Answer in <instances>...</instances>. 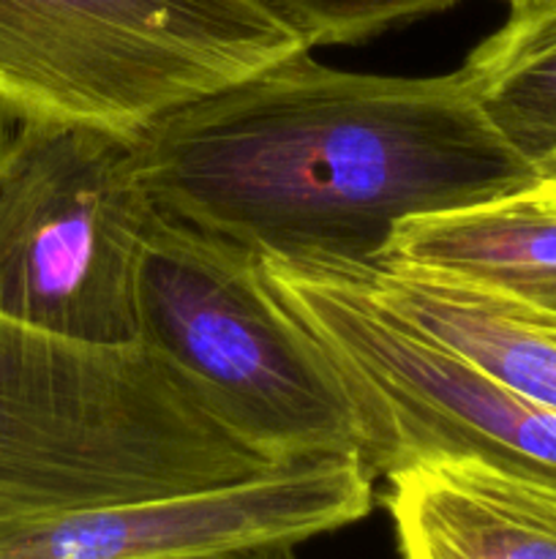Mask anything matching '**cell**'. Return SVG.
Instances as JSON below:
<instances>
[{
	"instance_id": "1",
	"label": "cell",
	"mask_w": 556,
	"mask_h": 559,
	"mask_svg": "<svg viewBox=\"0 0 556 559\" xmlns=\"http://www.w3.org/2000/svg\"><path fill=\"white\" fill-rule=\"evenodd\" d=\"M136 140L164 216L259 257L371 267L403 222L516 194L534 169L461 69L358 74L311 49L172 109Z\"/></svg>"
},
{
	"instance_id": "2",
	"label": "cell",
	"mask_w": 556,
	"mask_h": 559,
	"mask_svg": "<svg viewBox=\"0 0 556 559\" xmlns=\"http://www.w3.org/2000/svg\"><path fill=\"white\" fill-rule=\"evenodd\" d=\"M0 459L49 513L240 484L278 469L145 342L104 347L0 317Z\"/></svg>"
},
{
	"instance_id": "3",
	"label": "cell",
	"mask_w": 556,
	"mask_h": 559,
	"mask_svg": "<svg viewBox=\"0 0 556 559\" xmlns=\"http://www.w3.org/2000/svg\"><path fill=\"white\" fill-rule=\"evenodd\" d=\"M136 314L140 342L270 462L363 456L336 366L273 298L251 249L158 211L136 273Z\"/></svg>"
},
{
	"instance_id": "4",
	"label": "cell",
	"mask_w": 556,
	"mask_h": 559,
	"mask_svg": "<svg viewBox=\"0 0 556 559\" xmlns=\"http://www.w3.org/2000/svg\"><path fill=\"white\" fill-rule=\"evenodd\" d=\"M303 49L262 0H0V118L136 136Z\"/></svg>"
},
{
	"instance_id": "5",
	"label": "cell",
	"mask_w": 556,
	"mask_h": 559,
	"mask_svg": "<svg viewBox=\"0 0 556 559\" xmlns=\"http://www.w3.org/2000/svg\"><path fill=\"white\" fill-rule=\"evenodd\" d=\"M273 298L319 342L376 478L423 459H478L556 486V409L510 391L392 314L349 271L259 257Z\"/></svg>"
},
{
	"instance_id": "6",
	"label": "cell",
	"mask_w": 556,
	"mask_h": 559,
	"mask_svg": "<svg viewBox=\"0 0 556 559\" xmlns=\"http://www.w3.org/2000/svg\"><path fill=\"white\" fill-rule=\"evenodd\" d=\"M156 216L134 136L20 123L0 142V317L85 344L140 342L136 273Z\"/></svg>"
},
{
	"instance_id": "7",
	"label": "cell",
	"mask_w": 556,
	"mask_h": 559,
	"mask_svg": "<svg viewBox=\"0 0 556 559\" xmlns=\"http://www.w3.org/2000/svg\"><path fill=\"white\" fill-rule=\"evenodd\" d=\"M376 475L363 456L289 464L240 484L58 513L0 530V559H161L298 546L363 522Z\"/></svg>"
},
{
	"instance_id": "8",
	"label": "cell",
	"mask_w": 556,
	"mask_h": 559,
	"mask_svg": "<svg viewBox=\"0 0 556 559\" xmlns=\"http://www.w3.org/2000/svg\"><path fill=\"white\" fill-rule=\"evenodd\" d=\"M401 559H556V486L478 459H423L387 475Z\"/></svg>"
},
{
	"instance_id": "9",
	"label": "cell",
	"mask_w": 556,
	"mask_h": 559,
	"mask_svg": "<svg viewBox=\"0 0 556 559\" xmlns=\"http://www.w3.org/2000/svg\"><path fill=\"white\" fill-rule=\"evenodd\" d=\"M382 262L450 278L523 314L556 320V205L532 186L409 218Z\"/></svg>"
},
{
	"instance_id": "10",
	"label": "cell",
	"mask_w": 556,
	"mask_h": 559,
	"mask_svg": "<svg viewBox=\"0 0 556 559\" xmlns=\"http://www.w3.org/2000/svg\"><path fill=\"white\" fill-rule=\"evenodd\" d=\"M343 271L392 314L434 336L491 380L556 409V342L499 300L390 262Z\"/></svg>"
},
{
	"instance_id": "11",
	"label": "cell",
	"mask_w": 556,
	"mask_h": 559,
	"mask_svg": "<svg viewBox=\"0 0 556 559\" xmlns=\"http://www.w3.org/2000/svg\"><path fill=\"white\" fill-rule=\"evenodd\" d=\"M461 74L501 140L529 164L556 156V0L510 9Z\"/></svg>"
},
{
	"instance_id": "12",
	"label": "cell",
	"mask_w": 556,
	"mask_h": 559,
	"mask_svg": "<svg viewBox=\"0 0 556 559\" xmlns=\"http://www.w3.org/2000/svg\"><path fill=\"white\" fill-rule=\"evenodd\" d=\"M305 47L354 44L390 27L452 9L461 0H262Z\"/></svg>"
},
{
	"instance_id": "13",
	"label": "cell",
	"mask_w": 556,
	"mask_h": 559,
	"mask_svg": "<svg viewBox=\"0 0 556 559\" xmlns=\"http://www.w3.org/2000/svg\"><path fill=\"white\" fill-rule=\"evenodd\" d=\"M161 559H298L294 546H249V549L207 551V555H180Z\"/></svg>"
},
{
	"instance_id": "14",
	"label": "cell",
	"mask_w": 556,
	"mask_h": 559,
	"mask_svg": "<svg viewBox=\"0 0 556 559\" xmlns=\"http://www.w3.org/2000/svg\"><path fill=\"white\" fill-rule=\"evenodd\" d=\"M501 306H505V304H501ZM507 309H510L512 314H518V317H521V320H527L529 325H532V328H537L540 333H545V336H548L551 342H556V320H545V317H532V314H523V311L512 309V306H507Z\"/></svg>"
},
{
	"instance_id": "15",
	"label": "cell",
	"mask_w": 556,
	"mask_h": 559,
	"mask_svg": "<svg viewBox=\"0 0 556 559\" xmlns=\"http://www.w3.org/2000/svg\"><path fill=\"white\" fill-rule=\"evenodd\" d=\"M532 191H534V194L543 197V200L554 202V205H556V178H534Z\"/></svg>"
},
{
	"instance_id": "16",
	"label": "cell",
	"mask_w": 556,
	"mask_h": 559,
	"mask_svg": "<svg viewBox=\"0 0 556 559\" xmlns=\"http://www.w3.org/2000/svg\"><path fill=\"white\" fill-rule=\"evenodd\" d=\"M534 175H537V178H556V156H551L548 162L537 164V167H534Z\"/></svg>"
},
{
	"instance_id": "17",
	"label": "cell",
	"mask_w": 556,
	"mask_h": 559,
	"mask_svg": "<svg viewBox=\"0 0 556 559\" xmlns=\"http://www.w3.org/2000/svg\"><path fill=\"white\" fill-rule=\"evenodd\" d=\"M510 9H527V5H537V3H551V0H507Z\"/></svg>"
}]
</instances>
